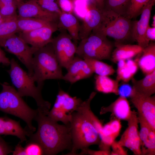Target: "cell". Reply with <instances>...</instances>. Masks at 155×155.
<instances>
[{
    "label": "cell",
    "mask_w": 155,
    "mask_h": 155,
    "mask_svg": "<svg viewBox=\"0 0 155 155\" xmlns=\"http://www.w3.org/2000/svg\"><path fill=\"white\" fill-rule=\"evenodd\" d=\"M38 110L35 120L38 123V129L29 137L30 139L41 145L44 155H56L65 150L70 152L72 143L69 124H59Z\"/></svg>",
    "instance_id": "1"
},
{
    "label": "cell",
    "mask_w": 155,
    "mask_h": 155,
    "mask_svg": "<svg viewBox=\"0 0 155 155\" xmlns=\"http://www.w3.org/2000/svg\"><path fill=\"white\" fill-rule=\"evenodd\" d=\"M9 65L10 69L7 71L20 95L22 97L29 96L33 98L37 104V109L47 115L51 104L42 97L41 91L44 82L37 84L36 86L32 77L22 68L14 58L10 60Z\"/></svg>",
    "instance_id": "2"
},
{
    "label": "cell",
    "mask_w": 155,
    "mask_h": 155,
    "mask_svg": "<svg viewBox=\"0 0 155 155\" xmlns=\"http://www.w3.org/2000/svg\"><path fill=\"white\" fill-rule=\"evenodd\" d=\"M2 90L0 92V111L13 115L23 120L26 127L32 133L36 128L32 125L38 110L31 108L25 102L17 90L7 82L0 83Z\"/></svg>",
    "instance_id": "3"
},
{
    "label": "cell",
    "mask_w": 155,
    "mask_h": 155,
    "mask_svg": "<svg viewBox=\"0 0 155 155\" xmlns=\"http://www.w3.org/2000/svg\"><path fill=\"white\" fill-rule=\"evenodd\" d=\"M61 67L56 57L51 42L37 49L34 51L32 77L37 84L47 80H63Z\"/></svg>",
    "instance_id": "4"
},
{
    "label": "cell",
    "mask_w": 155,
    "mask_h": 155,
    "mask_svg": "<svg viewBox=\"0 0 155 155\" xmlns=\"http://www.w3.org/2000/svg\"><path fill=\"white\" fill-rule=\"evenodd\" d=\"M103 11L101 23L92 33L112 38L115 40V45L128 44L130 40H133L131 19L111 11L103 9Z\"/></svg>",
    "instance_id": "5"
},
{
    "label": "cell",
    "mask_w": 155,
    "mask_h": 155,
    "mask_svg": "<svg viewBox=\"0 0 155 155\" xmlns=\"http://www.w3.org/2000/svg\"><path fill=\"white\" fill-rule=\"evenodd\" d=\"M69 125L72 148L66 155H76L80 149L99 145L100 139L98 133L90 121L80 112L74 111L71 113Z\"/></svg>",
    "instance_id": "6"
},
{
    "label": "cell",
    "mask_w": 155,
    "mask_h": 155,
    "mask_svg": "<svg viewBox=\"0 0 155 155\" xmlns=\"http://www.w3.org/2000/svg\"><path fill=\"white\" fill-rule=\"evenodd\" d=\"M80 40L77 46V56L83 59L101 60L111 58L113 46L107 37L91 33Z\"/></svg>",
    "instance_id": "7"
},
{
    "label": "cell",
    "mask_w": 155,
    "mask_h": 155,
    "mask_svg": "<svg viewBox=\"0 0 155 155\" xmlns=\"http://www.w3.org/2000/svg\"><path fill=\"white\" fill-rule=\"evenodd\" d=\"M0 46L15 55L27 69L29 75L32 76L33 56L37 48L29 46L22 38L16 34L2 42Z\"/></svg>",
    "instance_id": "8"
},
{
    "label": "cell",
    "mask_w": 155,
    "mask_h": 155,
    "mask_svg": "<svg viewBox=\"0 0 155 155\" xmlns=\"http://www.w3.org/2000/svg\"><path fill=\"white\" fill-rule=\"evenodd\" d=\"M60 30V33L53 39L51 43L59 64L67 69L75 57L77 46L65 30Z\"/></svg>",
    "instance_id": "9"
},
{
    "label": "cell",
    "mask_w": 155,
    "mask_h": 155,
    "mask_svg": "<svg viewBox=\"0 0 155 155\" xmlns=\"http://www.w3.org/2000/svg\"><path fill=\"white\" fill-rule=\"evenodd\" d=\"M128 121V127L117 142L131 151L135 155L142 154L141 141L138 131L139 120L136 112L132 111Z\"/></svg>",
    "instance_id": "10"
},
{
    "label": "cell",
    "mask_w": 155,
    "mask_h": 155,
    "mask_svg": "<svg viewBox=\"0 0 155 155\" xmlns=\"http://www.w3.org/2000/svg\"><path fill=\"white\" fill-rule=\"evenodd\" d=\"M155 0H149L143 8L141 17L138 20L133 21L132 37L133 41L143 49L150 42L147 39L146 33L149 25L151 12L155 4Z\"/></svg>",
    "instance_id": "11"
},
{
    "label": "cell",
    "mask_w": 155,
    "mask_h": 155,
    "mask_svg": "<svg viewBox=\"0 0 155 155\" xmlns=\"http://www.w3.org/2000/svg\"><path fill=\"white\" fill-rule=\"evenodd\" d=\"M58 22L34 30L20 32L19 36L28 44L37 49L51 42L53 33L58 30Z\"/></svg>",
    "instance_id": "12"
},
{
    "label": "cell",
    "mask_w": 155,
    "mask_h": 155,
    "mask_svg": "<svg viewBox=\"0 0 155 155\" xmlns=\"http://www.w3.org/2000/svg\"><path fill=\"white\" fill-rule=\"evenodd\" d=\"M133 89L131 101L141 116L150 127L155 130V96L140 94Z\"/></svg>",
    "instance_id": "13"
},
{
    "label": "cell",
    "mask_w": 155,
    "mask_h": 155,
    "mask_svg": "<svg viewBox=\"0 0 155 155\" xmlns=\"http://www.w3.org/2000/svg\"><path fill=\"white\" fill-rule=\"evenodd\" d=\"M18 9V17L46 19L58 22L59 15L42 9L35 0L26 2H16Z\"/></svg>",
    "instance_id": "14"
},
{
    "label": "cell",
    "mask_w": 155,
    "mask_h": 155,
    "mask_svg": "<svg viewBox=\"0 0 155 155\" xmlns=\"http://www.w3.org/2000/svg\"><path fill=\"white\" fill-rule=\"evenodd\" d=\"M103 11L99 9L94 4L88 5V10L80 25V40L88 37L99 26L103 19Z\"/></svg>",
    "instance_id": "15"
},
{
    "label": "cell",
    "mask_w": 155,
    "mask_h": 155,
    "mask_svg": "<svg viewBox=\"0 0 155 155\" xmlns=\"http://www.w3.org/2000/svg\"><path fill=\"white\" fill-rule=\"evenodd\" d=\"M67 73L63 80L73 84L77 82L90 77L94 73L85 60L77 56L66 69Z\"/></svg>",
    "instance_id": "16"
},
{
    "label": "cell",
    "mask_w": 155,
    "mask_h": 155,
    "mask_svg": "<svg viewBox=\"0 0 155 155\" xmlns=\"http://www.w3.org/2000/svg\"><path fill=\"white\" fill-rule=\"evenodd\" d=\"M140 130L139 135L141 141L142 155H154L155 130H153L140 115H138Z\"/></svg>",
    "instance_id": "17"
},
{
    "label": "cell",
    "mask_w": 155,
    "mask_h": 155,
    "mask_svg": "<svg viewBox=\"0 0 155 155\" xmlns=\"http://www.w3.org/2000/svg\"><path fill=\"white\" fill-rule=\"evenodd\" d=\"M32 133L26 127L23 128L20 122L6 117H0V135H10L18 138L21 142L27 140Z\"/></svg>",
    "instance_id": "18"
},
{
    "label": "cell",
    "mask_w": 155,
    "mask_h": 155,
    "mask_svg": "<svg viewBox=\"0 0 155 155\" xmlns=\"http://www.w3.org/2000/svg\"><path fill=\"white\" fill-rule=\"evenodd\" d=\"M108 112H111L115 118L120 120L127 121L132 111L127 98L120 96L109 106L102 107L100 113L102 115Z\"/></svg>",
    "instance_id": "19"
},
{
    "label": "cell",
    "mask_w": 155,
    "mask_h": 155,
    "mask_svg": "<svg viewBox=\"0 0 155 155\" xmlns=\"http://www.w3.org/2000/svg\"><path fill=\"white\" fill-rule=\"evenodd\" d=\"M58 29L67 30L75 42L80 40V25L77 18L73 14L62 12L59 16Z\"/></svg>",
    "instance_id": "20"
},
{
    "label": "cell",
    "mask_w": 155,
    "mask_h": 155,
    "mask_svg": "<svg viewBox=\"0 0 155 155\" xmlns=\"http://www.w3.org/2000/svg\"><path fill=\"white\" fill-rule=\"evenodd\" d=\"M136 59L138 67L145 75L155 70V43L150 42Z\"/></svg>",
    "instance_id": "21"
},
{
    "label": "cell",
    "mask_w": 155,
    "mask_h": 155,
    "mask_svg": "<svg viewBox=\"0 0 155 155\" xmlns=\"http://www.w3.org/2000/svg\"><path fill=\"white\" fill-rule=\"evenodd\" d=\"M115 46L116 48L112 51L111 57L114 63L121 60L131 59L140 53L143 49L137 44H124Z\"/></svg>",
    "instance_id": "22"
},
{
    "label": "cell",
    "mask_w": 155,
    "mask_h": 155,
    "mask_svg": "<svg viewBox=\"0 0 155 155\" xmlns=\"http://www.w3.org/2000/svg\"><path fill=\"white\" fill-rule=\"evenodd\" d=\"M116 79L127 83L131 80L138 71V66L136 60H121L117 63Z\"/></svg>",
    "instance_id": "23"
},
{
    "label": "cell",
    "mask_w": 155,
    "mask_h": 155,
    "mask_svg": "<svg viewBox=\"0 0 155 155\" xmlns=\"http://www.w3.org/2000/svg\"><path fill=\"white\" fill-rule=\"evenodd\" d=\"M82 101L81 98L72 97L60 89L53 108L62 109L67 113H71L75 111Z\"/></svg>",
    "instance_id": "24"
},
{
    "label": "cell",
    "mask_w": 155,
    "mask_h": 155,
    "mask_svg": "<svg viewBox=\"0 0 155 155\" xmlns=\"http://www.w3.org/2000/svg\"><path fill=\"white\" fill-rule=\"evenodd\" d=\"M132 88L136 92L143 95L150 96L155 92V70L146 75L143 79L131 80Z\"/></svg>",
    "instance_id": "25"
},
{
    "label": "cell",
    "mask_w": 155,
    "mask_h": 155,
    "mask_svg": "<svg viewBox=\"0 0 155 155\" xmlns=\"http://www.w3.org/2000/svg\"><path fill=\"white\" fill-rule=\"evenodd\" d=\"M96 94L92 92L86 100L83 101L75 111L78 112L83 115L92 124L99 135L101 133L103 125L102 122L99 120L92 111L90 107L91 102Z\"/></svg>",
    "instance_id": "26"
},
{
    "label": "cell",
    "mask_w": 155,
    "mask_h": 155,
    "mask_svg": "<svg viewBox=\"0 0 155 155\" xmlns=\"http://www.w3.org/2000/svg\"><path fill=\"white\" fill-rule=\"evenodd\" d=\"M95 88L99 92L105 94L113 93L118 95L119 81L107 76L97 75L95 77Z\"/></svg>",
    "instance_id": "27"
},
{
    "label": "cell",
    "mask_w": 155,
    "mask_h": 155,
    "mask_svg": "<svg viewBox=\"0 0 155 155\" xmlns=\"http://www.w3.org/2000/svg\"><path fill=\"white\" fill-rule=\"evenodd\" d=\"M17 22L20 32L34 30L54 23L58 22L44 19L18 17Z\"/></svg>",
    "instance_id": "28"
},
{
    "label": "cell",
    "mask_w": 155,
    "mask_h": 155,
    "mask_svg": "<svg viewBox=\"0 0 155 155\" xmlns=\"http://www.w3.org/2000/svg\"><path fill=\"white\" fill-rule=\"evenodd\" d=\"M17 16L10 17L0 24V44L20 31L17 24Z\"/></svg>",
    "instance_id": "29"
},
{
    "label": "cell",
    "mask_w": 155,
    "mask_h": 155,
    "mask_svg": "<svg viewBox=\"0 0 155 155\" xmlns=\"http://www.w3.org/2000/svg\"><path fill=\"white\" fill-rule=\"evenodd\" d=\"M131 0H105L103 9L111 11L125 17L130 5Z\"/></svg>",
    "instance_id": "30"
},
{
    "label": "cell",
    "mask_w": 155,
    "mask_h": 155,
    "mask_svg": "<svg viewBox=\"0 0 155 155\" xmlns=\"http://www.w3.org/2000/svg\"><path fill=\"white\" fill-rule=\"evenodd\" d=\"M84 59L90 66L94 73L100 76L111 75L115 72L113 67L111 65L100 60L91 59Z\"/></svg>",
    "instance_id": "31"
},
{
    "label": "cell",
    "mask_w": 155,
    "mask_h": 155,
    "mask_svg": "<svg viewBox=\"0 0 155 155\" xmlns=\"http://www.w3.org/2000/svg\"><path fill=\"white\" fill-rule=\"evenodd\" d=\"M17 5L15 0H0V14L9 17L17 16Z\"/></svg>",
    "instance_id": "32"
},
{
    "label": "cell",
    "mask_w": 155,
    "mask_h": 155,
    "mask_svg": "<svg viewBox=\"0 0 155 155\" xmlns=\"http://www.w3.org/2000/svg\"><path fill=\"white\" fill-rule=\"evenodd\" d=\"M71 113L67 114L62 109L53 107L51 110L49 111L47 115L55 121H61L64 124L69 125L70 124L71 117Z\"/></svg>",
    "instance_id": "33"
},
{
    "label": "cell",
    "mask_w": 155,
    "mask_h": 155,
    "mask_svg": "<svg viewBox=\"0 0 155 155\" xmlns=\"http://www.w3.org/2000/svg\"><path fill=\"white\" fill-rule=\"evenodd\" d=\"M149 0H131L127 17L131 19L140 15L145 5Z\"/></svg>",
    "instance_id": "34"
},
{
    "label": "cell",
    "mask_w": 155,
    "mask_h": 155,
    "mask_svg": "<svg viewBox=\"0 0 155 155\" xmlns=\"http://www.w3.org/2000/svg\"><path fill=\"white\" fill-rule=\"evenodd\" d=\"M44 10L59 15L62 13L57 0H35Z\"/></svg>",
    "instance_id": "35"
},
{
    "label": "cell",
    "mask_w": 155,
    "mask_h": 155,
    "mask_svg": "<svg viewBox=\"0 0 155 155\" xmlns=\"http://www.w3.org/2000/svg\"><path fill=\"white\" fill-rule=\"evenodd\" d=\"M73 14L82 20L88 9V0H73Z\"/></svg>",
    "instance_id": "36"
},
{
    "label": "cell",
    "mask_w": 155,
    "mask_h": 155,
    "mask_svg": "<svg viewBox=\"0 0 155 155\" xmlns=\"http://www.w3.org/2000/svg\"><path fill=\"white\" fill-rule=\"evenodd\" d=\"M26 155H44L43 149L38 142L30 139L24 147Z\"/></svg>",
    "instance_id": "37"
},
{
    "label": "cell",
    "mask_w": 155,
    "mask_h": 155,
    "mask_svg": "<svg viewBox=\"0 0 155 155\" xmlns=\"http://www.w3.org/2000/svg\"><path fill=\"white\" fill-rule=\"evenodd\" d=\"M62 12L73 14L74 4L73 0H57Z\"/></svg>",
    "instance_id": "38"
},
{
    "label": "cell",
    "mask_w": 155,
    "mask_h": 155,
    "mask_svg": "<svg viewBox=\"0 0 155 155\" xmlns=\"http://www.w3.org/2000/svg\"><path fill=\"white\" fill-rule=\"evenodd\" d=\"M122 85L118 89L119 95L120 96L125 97H130L133 92L132 87L129 85L125 83Z\"/></svg>",
    "instance_id": "39"
},
{
    "label": "cell",
    "mask_w": 155,
    "mask_h": 155,
    "mask_svg": "<svg viewBox=\"0 0 155 155\" xmlns=\"http://www.w3.org/2000/svg\"><path fill=\"white\" fill-rule=\"evenodd\" d=\"M111 147L112 148V151L111 152L110 155H127V151L124 149L123 147L119 144L117 142L114 141L112 144Z\"/></svg>",
    "instance_id": "40"
},
{
    "label": "cell",
    "mask_w": 155,
    "mask_h": 155,
    "mask_svg": "<svg viewBox=\"0 0 155 155\" xmlns=\"http://www.w3.org/2000/svg\"><path fill=\"white\" fill-rule=\"evenodd\" d=\"M109 155L111 154L110 151L100 150H94L87 148L82 150L81 152L78 155Z\"/></svg>",
    "instance_id": "41"
},
{
    "label": "cell",
    "mask_w": 155,
    "mask_h": 155,
    "mask_svg": "<svg viewBox=\"0 0 155 155\" xmlns=\"http://www.w3.org/2000/svg\"><path fill=\"white\" fill-rule=\"evenodd\" d=\"M11 148L0 137V155H6L12 152Z\"/></svg>",
    "instance_id": "42"
},
{
    "label": "cell",
    "mask_w": 155,
    "mask_h": 155,
    "mask_svg": "<svg viewBox=\"0 0 155 155\" xmlns=\"http://www.w3.org/2000/svg\"><path fill=\"white\" fill-rule=\"evenodd\" d=\"M146 36L147 40L149 42L154 41L155 40V27H151L149 25L146 31Z\"/></svg>",
    "instance_id": "43"
},
{
    "label": "cell",
    "mask_w": 155,
    "mask_h": 155,
    "mask_svg": "<svg viewBox=\"0 0 155 155\" xmlns=\"http://www.w3.org/2000/svg\"><path fill=\"white\" fill-rule=\"evenodd\" d=\"M10 60L6 56L5 53L0 46V64L8 66L10 65Z\"/></svg>",
    "instance_id": "44"
},
{
    "label": "cell",
    "mask_w": 155,
    "mask_h": 155,
    "mask_svg": "<svg viewBox=\"0 0 155 155\" xmlns=\"http://www.w3.org/2000/svg\"><path fill=\"white\" fill-rule=\"evenodd\" d=\"M12 152L13 155H26L25 148L22 146L20 143L17 144Z\"/></svg>",
    "instance_id": "45"
},
{
    "label": "cell",
    "mask_w": 155,
    "mask_h": 155,
    "mask_svg": "<svg viewBox=\"0 0 155 155\" xmlns=\"http://www.w3.org/2000/svg\"><path fill=\"white\" fill-rule=\"evenodd\" d=\"M90 4L95 5L99 9L103 10L104 9L105 0H88Z\"/></svg>",
    "instance_id": "46"
},
{
    "label": "cell",
    "mask_w": 155,
    "mask_h": 155,
    "mask_svg": "<svg viewBox=\"0 0 155 155\" xmlns=\"http://www.w3.org/2000/svg\"><path fill=\"white\" fill-rule=\"evenodd\" d=\"M155 15L153 17V22L152 24V26L153 27H155Z\"/></svg>",
    "instance_id": "47"
},
{
    "label": "cell",
    "mask_w": 155,
    "mask_h": 155,
    "mask_svg": "<svg viewBox=\"0 0 155 155\" xmlns=\"http://www.w3.org/2000/svg\"><path fill=\"white\" fill-rule=\"evenodd\" d=\"M6 17L5 18H3L0 20V24L4 21L5 20H6L8 17Z\"/></svg>",
    "instance_id": "48"
},
{
    "label": "cell",
    "mask_w": 155,
    "mask_h": 155,
    "mask_svg": "<svg viewBox=\"0 0 155 155\" xmlns=\"http://www.w3.org/2000/svg\"><path fill=\"white\" fill-rule=\"evenodd\" d=\"M5 17H4V16H3L2 15H1L0 14V20L1 19H2L3 18H5Z\"/></svg>",
    "instance_id": "49"
},
{
    "label": "cell",
    "mask_w": 155,
    "mask_h": 155,
    "mask_svg": "<svg viewBox=\"0 0 155 155\" xmlns=\"http://www.w3.org/2000/svg\"><path fill=\"white\" fill-rule=\"evenodd\" d=\"M16 2H20L23 1V0H15Z\"/></svg>",
    "instance_id": "50"
},
{
    "label": "cell",
    "mask_w": 155,
    "mask_h": 155,
    "mask_svg": "<svg viewBox=\"0 0 155 155\" xmlns=\"http://www.w3.org/2000/svg\"></svg>",
    "instance_id": "51"
}]
</instances>
